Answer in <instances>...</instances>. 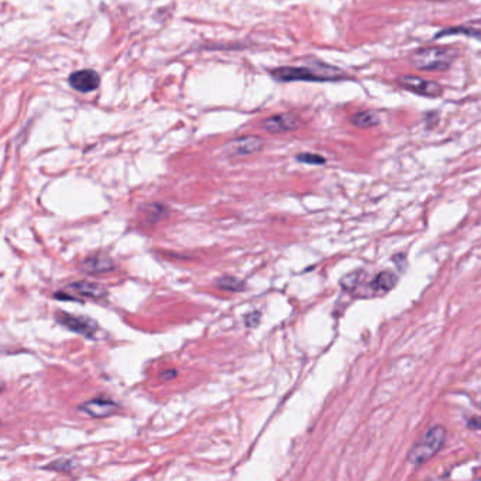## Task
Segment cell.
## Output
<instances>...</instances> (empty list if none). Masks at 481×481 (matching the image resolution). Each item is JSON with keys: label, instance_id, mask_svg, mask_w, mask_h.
Returning a JSON list of instances; mask_svg holds the SVG:
<instances>
[{"label": "cell", "instance_id": "2", "mask_svg": "<svg viewBox=\"0 0 481 481\" xmlns=\"http://www.w3.org/2000/svg\"><path fill=\"white\" fill-rule=\"evenodd\" d=\"M457 50L453 47H425L411 55V64L426 72L448 71L457 58Z\"/></svg>", "mask_w": 481, "mask_h": 481}, {"label": "cell", "instance_id": "8", "mask_svg": "<svg viewBox=\"0 0 481 481\" xmlns=\"http://www.w3.org/2000/svg\"><path fill=\"white\" fill-rule=\"evenodd\" d=\"M119 405L112 399H106V398H94L87 401L81 407H79V411L85 412L87 415L92 417V418H106L113 415L117 411Z\"/></svg>", "mask_w": 481, "mask_h": 481}, {"label": "cell", "instance_id": "3", "mask_svg": "<svg viewBox=\"0 0 481 481\" xmlns=\"http://www.w3.org/2000/svg\"><path fill=\"white\" fill-rule=\"evenodd\" d=\"M446 435L448 432L442 425H435L428 429L425 435L411 448L408 453V462L415 467L429 462L445 445Z\"/></svg>", "mask_w": 481, "mask_h": 481}, {"label": "cell", "instance_id": "7", "mask_svg": "<svg viewBox=\"0 0 481 481\" xmlns=\"http://www.w3.org/2000/svg\"><path fill=\"white\" fill-rule=\"evenodd\" d=\"M68 82L72 89L81 92V94H89L99 88L100 76L94 69H81L71 73Z\"/></svg>", "mask_w": 481, "mask_h": 481}, {"label": "cell", "instance_id": "16", "mask_svg": "<svg viewBox=\"0 0 481 481\" xmlns=\"http://www.w3.org/2000/svg\"><path fill=\"white\" fill-rule=\"evenodd\" d=\"M144 213H146V219H147L150 215H152V222H157V220L161 219V216L166 215V209H164L161 205L154 204V205H147Z\"/></svg>", "mask_w": 481, "mask_h": 481}, {"label": "cell", "instance_id": "20", "mask_svg": "<svg viewBox=\"0 0 481 481\" xmlns=\"http://www.w3.org/2000/svg\"><path fill=\"white\" fill-rule=\"evenodd\" d=\"M175 376H177L175 370H171V371L167 370V371L161 373V376H159V377H161V380H164V381H168V380H173Z\"/></svg>", "mask_w": 481, "mask_h": 481}, {"label": "cell", "instance_id": "13", "mask_svg": "<svg viewBox=\"0 0 481 481\" xmlns=\"http://www.w3.org/2000/svg\"><path fill=\"white\" fill-rule=\"evenodd\" d=\"M71 291L78 292L79 295H84L92 299H102L106 297V290L102 286L94 284V283H88V281H79V283H73L69 286Z\"/></svg>", "mask_w": 481, "mask_h": 481}, {"label": "cell", "instance_id": "18", "mask_svg": "<svg viewBox=\"0 0 481 481\" xmlns=\"http://www.w3.org/2000/svg\"><path fill=\"white\" fill-rule=\"evenodd\" d=\"M260 320V313L259 312H253L249 316H246V325L247 326H256Z\"/></svg>", "mask_w": 481, "mask_h": 481}, {"label": "cell", "instance_id": "11", "mask_svg": "<svg viewBox=\"0 0 481 481\" xmlns=\"http://www.w3.org/2000/svg\"><path fill=\"white\" fill-rule=\"evenodd\" d=\"M350 122L357 129H371L381 123V117L377 110L369 109V110H362L351 114Z\"/></svg>", "mask_w": 481, "mask_h": 481}, {"label": "cell", "instance_id": "5", "mask_svg": "<svg viewBox=\"0 0 481 481\" xmlns=\"http://www.w3.org/2000/svg\"><path fill=\"white\" fill-rule=\"evenodd\" d=\"M301 126V117L295 113H281L271 116L261 122V128L272 134L297 130Z\"/></svg>", "mask_w": 481, "mask_h": 481}, {"label": "cell", "instance_id": "14", "mask_svg": "<svg viewBox=\"0 0 481 481\" xmlns=\"http://www.w3.org/2000/svg\"><path fill=\"white\" fill-rule=\"evenodd\" d=\"M215 286L219 290L231 291V292H242L246 288V283L242 281V279L234 278V277H222L215 283Z\"/></svg>", "mask_w": 481, "mask_h": 481}, {"label": "cell", "instance_id": "6", "mask_svg": "<svg viewBox=\"0 0 481 481\" xmlns=\"http://www.w3.org/2000/svg\"><path fill=\"white\" fill-rule=\"evenodd\" d=\"M55 317H57V320L62 326H65L69 331L76 332L79 335H84L87 338H92L94 333L98 329V326H96V324L94 322V320L87 319L84 316H73V315H69V313H65V312L60 311L55 315Z\"/></svg>", "mask_w": 481, "mask_h": 481}, {"label": "cell", "instance_id": "17", "mask_svg": "<svg viewBox=\"0 0 481 481\" xmlns=\"http://www.w3.org/2000/svg\"><path fill=\"white\" fill-rule=\"evenodd\" d=\"M72 467H73V463L69 460H58V462H54L53 464L47 466V469H53L55 471H71Z\"/></svg>", "mask_w": 481, "mask_h": 481}, {"label": "cell", "instance_id": "12", "mask_svg": "<svg viewBox=\"0 0 481 481\" xmlns=\"http://www.w3.org/2000/svg\"><path fill=\"white\" fill-rule=\"evenodd\" d=\"M396 283L398 277L392 271L385 270L374 277V279L370 283V288L377 292H390L391 290H394Z\"/></svg>", "mask_w": 481, "mask_h": 481}, {"label": "cell", "instance_id": "4", "mask_svg": "<svg viewBox=\"0 0 481 481\" xmlns=\"http://www.w3.org/2000/svg\"><path fill=\"white\" fill-rule=\"evenodd\" d=\"M396 84L412 94L425 98H440L444 95V87L436 81H429L415 75H401L396 78Z\"/></svg>", "mask_w": 481, "mask_h": 481}, {"label": "cell", "instance_id": "9", "mask_svg": "<svg viewBox=\"0 0 481 481\" xmlns=\"http://www.w3.org/2000/svg\"><path fill=\"white\" fill-rule=\"evenodd\" d=\"M263 140L256 137V136H249V137H242L233 140L227 147L226 151L230 155H249L253 152H257L263 148Z\"/></svg>", "mask_w": 481, "mask_h": 481}, {"label": "cell", "instance_id": "10", "mask_svg": "<svg viewBox=\"0 0 481 481\" xmlns=\"http://www.w3.org/2000/svg\"><path fill=\"white\" fill-rule=\"evenodd\" d=\"M116 268L114 261L107 256H92L81 263V270L87 274H105Z\"/></svg>", "mask_w": 481, "mask_h": 481}, {"label": "cell", "instance_id": "19", "mask_svg": "<svg viewBox=\"0 0 481 481\" xmlns=\"http://www.w3.org/2000/svg\"><path fill=\"white\" fill-rule=\"evenodd\" d=\"M467 426H469L470 429H475V430L481 429V418L473 417V418L467 419Z\"/></svg>", "mask_w": 481, "mask_h": 481}, {"label": "cell", "instance_id": "15", "mask_svg": "<svg viewBox=\"0 0 481 481\" xmlns=\"http://www.w3.org/2000/svg\"><path fill=\"white\" fill-rule=\"evenodd\" d=\"M297 159L299 163L304 164H309V166H324L326 163L325 157L317 155V154H312V152H302L297 155Z\"/></svg>", "mask_w": 481, "mask_h": 481}, {"label": "cell", "instance_id": "1", "mask_svg": "<svg viewBox=\"0 0 481 481\" xmlns=\"http://www.w3.org/2000/svg\"><path fill=\"white\" fill-rule=\"evenodd\" d=\"M270 75L278 82H333L347 78L342 69L317 61L308 67H279L271 69Z\"/></svg>", "mask_w": 481, "mask_h": 481}]
</instances>
